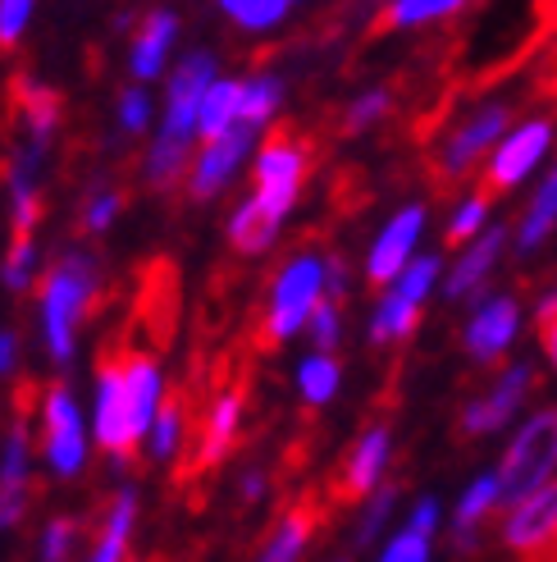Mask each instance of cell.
Returning <instances> with one entry per match:
<instances>
[{
	"mask_svg": "<svg viewBox=\"0 0 557 562\" xmlns=\"http://www.w3.org/2000/svg\"><path fill=\"white\" fill-rule=\"evenodd\" d=\"M443 274H448V261L439 257V251H421L416 261H407V270L394 279V293H402V297H411V302H430L434 297V289H443Z\"/></svg>",
	"mask_w": 557,
	"mask_h": 562,
	"instance_id": "d590c367",
	"label": "cell"
},
{
	"mask_svg": "<svg viewBox=\"0 0 557 562\" xmlns=\"http://www.w3.org/2000/svg\"><path fill=\"white\" fill-rule=\"evenodd\" d=\"M394 513H398V485H384V490H375L371 498H361V513H356V521H352V540H356L361 549L379 544V540L388 536V521H394Z\"/></svg>",
	"mask_w": 557,
	"mask_h": 562,
	"instance_id": "e575fe53",
	"label": "cell"
},
{
	"mask_svg": "<svg viewBox=\"0 0 557 562\" xmlns=\"http://www.w3.org/2000/svg\"><path fill=\"white\" fill-rule=\"evenodd\" d=\"M388 115H394V92L388 88H366V92H356L348 105H343V133L348 137H361V133H371L375 124H384Z\"/></svg>",
	"mask_w": 557,
	"mask_h": 562,
	"instance_id": "8d00e7d4",
	"label": "cell"
},
{
	"mask_svg": "<svg viewBox=\"0 0 557 562\" xmlns=\"http://www.w3.org/2000/svg\"><path fill=\"white\" fill-rule=\"evenodd\" d=\"M489 224H493V220H489V192L480 188V192H466L462 202L453 206L448 224H443V238H448L453 247H457V243L466 247L470 238H480V234L489 229Z\"/></svg>",
	"mask_w": 557,
	"mask_h": 562,
	"instance_id": "f35d334b",
	"label": "cell"
},
{
	"mask_svg": "<svg viewBox=\"0 0 557 562\" xmlns=\"http://www.w3.org/2000/svg\"><path fill=\"white\" fill-rule=\"evenodd\" d=\"M265 494H270L265 467H247V471L238 475V498H242V503H265Z\"/></svg>",
	"mask_w": 557,
	"mask_h": 562,
	"instance_id": "bcb514c9",
	"label": "cell"
},
{
	"mask_svg": "<svg viewBox=\"0 0 557 562\" xmlns=\"http://www.w3.org/2000/svg\"><path fill=\"white\" fill-rule=\"evenodd\" d=\"M137 521H143V494H137V485H120L105 503L101 526H96L88 553H82V562H128Z\"/></svg>",
	"mask_w": 557,
	"mask_h": 562,
	"instance_id": "ffe728a7",
	"label": "cell"
},
{
	"mask_svg": "<svg viewBox=\"0 0 557 562\" xmlns=\"http://www.w3.org/2000/svg\"><path fill=\"white\" fill-rule=\"evenodd\" d=\"M325 284H329V297H333V302H343V297H348V289H352V270H348L343 257H329V261H325Z\"/></svg>",
	"mask_w": 557,
	"mask_h": 562,
	"instance_id": "7dc6e473",
	"label": "cell"
},
{
	"mask_svg": "<svg viewBox=\"0 0 557 562\" xmlns=\"http://www.w3.org/2000/svg\"><path fill=\"white\" fill-rule=\"evenodd\" d=\"M120 215H124V192H120L115 183H96L88 196H82V206H78L82 229H88L92 238H101V234L115 229Z\"/></svg>",
	"mask_w": 557,
	"mask_h": 562,
	"instance_id": "ab89813d",
	"label": "cell"
},
{
	"mask_svg": "<svg viewBox=\"0 0 557 562\" xmlns=\"http://www.w3.org/2000/svg\"><path fill=\"white\" fill-rule=\"evenodd\" d=\"M293 5H302V0H293Z\"/></svg>",
	"mask_w": 557,
	"mask_h": 562,
	"instance_id": "816d5d0a",
	"label": "cell"
},
{
	"mask_svg": "<svg viewBox=\"0 0 557 562\" xmlns=\"http://www.w3.org/2000/svg\"><path fill=\"white\" fill-rule=\"evenodd\" d=\"M82 540L78 517H46L37 526V562H73V549Z\"/></svg>",
	"mask_w": 557,
	"mask_h": 562,
	"instance_id": "60d3db41",
	"label": "cell"
},
{
	"mask_svg": "<svg viewBox=\"0 0 557 562\" xmlns=\"http://www.w3.org/2000/svg\"><path fill=\"white\" fill-rule=\"evenodd\" d=\"M187 407L179 403V398H170L160 407V416L151 420V430H147V439H143V453H147V462H156V467H170V462H179L183 458V448H187Z\"/></svg>",
	"mask_w": 557,
	"mask_h": 562,
	"instance_id": "83f0119b",
	"label": "cell"
},
{
	"mask_svg": "<svg viewBox=\"0 0 557 562\" xmlns=\"http://www.w3.org/2000/svg\"><path fill=\"white\" fill-rule=\"evenodd\" d=\"M156 120H160V101L151 97L147 82H124L115 97V128L124 137H147L156 133Z\"/></svg>",
	"mask_w": 557,
	"mask_h": 562,
	"instance_id": "1f68e13d",
	"label": "cell"
},
{
	"mask_svg": "<svg viewBox=\"0 0 557 562\" xmlns=\"http://www.w3.org/2000/svg\"><path fill=\"white\" fill-rule=\"evenodd\" d=\"M430 224V206L425 202H407L384 220V229L375 234L371 251H366V284L388 289L394 279L407 270V261L421 257V238Z\"/></svg>",
	"mask_w": 557,
	"mask_h": 562,
	"instance_id": "5bb4252c",
	"label": "cell"
},
{
	"mask_svg": "<svg viewBox=\"0 0 557 562\" xmlns=\"http://www.w3.org/2000/svg\"><path fill=\"white\" fill-rule=\"evenodd\" d=\"M407 526H416V530H430V536H439L443 530V503H439V494H421V498H411V508H407V517H402Z\"/></svg>",
	"mask_w": 557,
	"mask_h": 562,
	"instance_id": "ee69618b",
	"label": "cell"
},
{
	"mask_svg": "<svg viewBox=\"0 0 557 562\" xmlns=\"http://www.w3.org/2000/svg\"><path fill=\"white\" fill-rule=\"evenodd\" d=\"M325 261L320 251H293V257L274 270L270 289H265V312H261V334L265 344L284 348L293 339H302L306 325H311L316 306L329 297V284H325Z\"/></svg>",
	"mask_w": 557,
	"mask_h": 562,
	"instance_id": "3957f363",
	"label": "cell"
},
{
	"mask_svg": "<svg viewBox=\"0 0 557 562\" xmlns=\"http://www.w3.org/2000/svg\"><path fill=\"white\" fill-rule=\"evenodd\" d=\"M539 344H544V352H548V361H553V371H557V316H553L548 325H539Z\"/></svg>",
	"mask_w": 557,
	"mask_h": 562,
	"instance_id": "681fc988",
	"label": "cell"
},
{
	"mask_svg": "<svg viewBox=\"0 0 557 562\" xmlns=\"http://www.w3.org/2000/svg\"><path fill=\"white\" fill-rule=\"evenodd\" d=\"M278 234H284V220H274L257 202V192H247L225 220V238L234 251H242V257H265V251L278 243Z\"/></svg>",
	"mask_w": 557,
	"mask_h": 562,
	"instance_id": "603a6c76",
	"label": "cell"
},
{
	"mask_svg": "<svg viewBox=\"0 0 557 562\" xmlns=\"http://www.w3.org/2000/svg\"><path fill=\"white\" fill-rule=\"evenodd\" d=\"M33 14H37V0H0V50L23 42Z\"/></svg>",
	"mask_w": 557,
	"mask_h": 562,
	"instance_id": "7bdbcfd3",
	"label": "cell"
},
{
	"mask_svg": "<svg viewBox=\"0 0 557 562\" xmlns=\"http://www.w3.org/2000/svg\"><path fill=\"white\" fill-rule=\"evenodd\" d=\"M388 467H394V430L384 426V420H375V426H366L352 448H348V458L339 467V490L348 498H371L375 490L388 485Z\"/></svg>",
	"mask_w": 557,
	"mask_h": 562,
	"instance_id": "d6986e66",
	"label": "cell"
},
{
	"mask_svg": "<svg viewBox=\"0 0 557 562\" xmlns=\"http://www.w3.org/2000/svg\"><path fill=\"white\" fill-rule=\"evenodd\" d=\"M306 339H311V348H320V352H339V344H343V302L325 297L316 306L311 325H306Z\"/></svg>",
	"mask_w": 557,
	"mask_h": 562,
	"instance_id": "b9f144b4",
	"label": "cell"
},
{
	"mask_svg": "<svg viewBox=\"0 0 557 562\" xmlns=\"http://www.w3.org/2000/svg\"><path fill=\"white\" fill-rule=\"evenodd\" d=\"M531 389H535L531 361H512V367H503L485 393H476V398L462 407V435L466 439H489L498 430H508L521 416L525 398H531Z\"/></svg>",
	"mask_w": 557,
	"mask_h": 562,
	"instance_id": "4fadbf2b",
	"label": "cell"
},
{
	"mask_svg": "<svg viewBox=\"0 0 557 562\" xmlns=\"http://www.w3.org/2000/svg\"><path fill=\"white\" fill-rule=\"evenodd\" d=\"M470 5V0H388L384 5V27L394 33H411V27H430L443 23Z\"/></svg>",
	"mask_w": 557,
	"mask_h": 562,
	"instance_id": "d6a6232c",
	"label": "cell"
},
{
	"mask_svg": "<svg viewBox=\"0 0 557 562\" xmlns=\"http://www.w3.org/2000/svg\"><path fill=\"white\" fill-rule=\"evenodd\" d=\"M434 540L430 530H416V526H398L375 544V562H434Z\"/></svg>",
	"mask_w": 557,
	"mask_h": 562,
	"instance_id": "74e56055",
	"label": "cell"
},
{
	"mask_svg": "<svg viewBox=\"0 0 557 562\" xmlns=\"http://www.w3.org/2000/svg\"><path fill=\"white\" fill-rule=\"evenodd\" d=\"M421 312H425L421 302H411V297H402V293H394V289H384V293L375 297V306H371L366 339H371L375 348L407 344L411 334H416V325H421Z\"/></svg>",
	"mask_w": 557,
	"mask_h": 562,
	"instance_id": "cb8c5ba5",
	"label": "cell"
},
{
	"mask_svg": "<svg viewBox=\"0 0 557 562\" xmlns=\"http://www.w3.org/2000/svg\"><path fill=\"white\" fill-rule=\"evenodd\" d=\"M553 316H557V289L539 293V302H535V329H539V325H548Z\"/></svg>",
	"mask_w": 557,
	"mask_h": 562,
	"instance_id": "c3c4849f",
	"label": "cell"
},
{
	"mask_svg": "<svg viewBox=\"0 0 557 562\" xmlns=\"http://www.w3.org/2000/svg\"><path fill=\"white\" fill-rule=\"evenodd\" d=\"M179 10L170 5H156L143 14V23H137V33L128 37V78L133 82H160L170 78L174 69V46H179Z\"/></svg>",
	"mask_w": 557,
	"mask_h": 562,
	"instance_id": "e0dca14e",
	"label": "cell"
},
{
	"mask_svg": "<svg viewBox=\"0 0 557 562\" xmlns=\"http://www.w3.org/2000/svg\"><path fill=\"white\" fill-rule=\"evenodd\" d=\"M508 124H512V105H508V101H485V105H476V110H470V115L439 143V151H434L439 179H448V183L466 179L480 160H489V151H493L498 143H503Z\"/></svg>",
	"mask_w": 557,
	"mask_h": 562,
	"instance_id": "30bf717a",
	"label": "cell"
},
{
	"mask_svg": "<svg viewBox=\"0 0 557 562\" xmlns=\"http://www.w3.org/2000/svg\"><path fill=\"white\" fill-rule=\"evenodd\" d=\"M316 540V513L311 508H288L270 526V536L257 549V562H306V549Z\"/></svg>",
	"mask_w": 557,
	"mask_h": 562,
	"instance_id": "484cf974",
	"label": "cell"
},
{
	"mask_svg": "<svg viewBox=\"0 0 557 562\" xmlns=\"http://www.w3.org/2000/svg\"><path fill=\"white\" fill-rule=\"evenodd\" d=\"M96 293H101V261L88 247H65L60 257L46 266L42 284H37L33 321H37V344L55 371L73 367L78 334H82V321H88Z\"/></svg>",
	"mask_w": 557,
	"mask_h": 562,
	"instance_id": "6da1fadb",
	"label": "cell"
},
{
	"mask_svg": "<svg viewBox=\"0 0 557 562\" xmlns=\"http://www.w3.org/2000/svg\"><path fill=\"white\" fill-rule=\"evenodd\" d=\"M293 389H297V398L311 407V412L329 407L333 398H339V389H343V361L333 357V352L311 348V352H306L297 367H293Z\"/></svg>",
	"mask_w": 557,
	"mask_h": 562,
	"instance_id": "d4e9b609",
	"label": "cell"
},
{
	"mask_svg": "<svg viewBox=\"0 0 557 562\" xmlns=\"http://www.w3.org/2000/svg\"><path fill=\"white\" fill-rule=\"evenodd\" d=\"M42 274H46V266H42L37 234H14L10 247H5V257H0V289L23 297V293H33L42 284Z\"/></svg>",
	"mask_w": 557,
	"mask_h": 562,
	"instance_id": "f1b7e54d",
	"label": "cell"
},
{
	"mask_svg": "<svg viewBox=\"0 0 557 562\" xmlns=\"http://www.w3.org/2000/svg\"><path fill=\"white\" fill-rule=\"evenodd\" d=\"M306 170H311V151H306L302 137H293V133L265 137L257 160H252V192H257V202L274 220H288V211L297 206V196H302Z\"/></svg>",
	"mask_w": 557,
	"mask_h": 562,
	"instance_id": "9c48e42d",
	"label": "cell"
},
{
	"mask_svg": "<svg viewBox=\"0 0 557 562\" xmlns=\"http://www.w3.org/2000/svg\"><path fill=\"white\" fill-rule=\"evenodd\" d=\"M234 124H242V78L219 74L211 82L206 101H202V143H206V137L229 133Z\"/></svg>",
	"mask_w": 557,
	"mask_h": 562,
	"instance_id": "4dcf8cb0",
	"label": "cell"
},
{
	"mask_svg": "<svg viewBox=\"0 0 557 562\" xmlns=\"http://www.w3.org/2000/svg\"><path fill=\"white\" fill-rule=\"evenodd\" d=\"M498 508H503V475H498V467L470 475L466 490H462L457 503H453V513H448L453 549H462V553L480 549V530H485V521H489Z\"/></svg>",
	"mask_w": 557,
	"mask_h": 562,
	"instance_id": "44dd1931",
	"label": "cell"
},
{
	"mask_svg": "<svg viewBox=\"0 0 557 562\" xmlns=\"http://www.w3.org/2000/svg\"><path fill=\"white\" fill-rule=\"evenodd\" d=\"M19 361H23V339L10 325H0V380L19 375Z\"/></svg>",
	"mask_w": 557,
	"mask_h": 562,
	"instance_id": "f6af8a7d",
	"label": "cell"
},
{
	"mask_svg": "<svg viewBox=\"0 0 557 562\" xmlns=\"http://www.w3.org/2000/svg\"><path fill=\"white\" fill-rule=\"evenodd\" d=\"M557 143V124L553 120H525L516 128L503 133V143H498L485 160V192H512L531 179L544 156L553 151Z\"/></svg>",
	"mask_w": 557,
	"mask_h": 562,
	"instance_id": "7c38bea8",
	"label": "cell"
},
{
	"mask_svg": "<svg viewBox=\"0 0 557 562\" xmlns=\"http://www.w3.org/2000/svg\"><path fill=\"white\" fill-rule=\"evenodd\" d=\"M225 74L219 55L206 46L183 50V60H174L170 78H164V97H160V120H156V143L164 147H183L197 151L202 147V101L211 92V82Z\"/></svg>",
	"mask_w": 557,
	"mask_h": 562,
	"instance_id": "5b68a950",
	"label": "cell"
},
{
	"mask_svg": "<svg viewBox=\"0 0 557 562\" xmlns=\"http://www.w3.org/2000/svg\"><path fill=\"white\" fill-rule=\"evenodd\" d=\"M37 435L23 416H14L5 435H0V536L14 530L27 517V503H33V475H37Z\"/></svg>",
	"mask_w": 557,
	"mask_h": 562,
	"instance_id": "8fae6325",
	"label": "cell"
},
{
	"mask_svg": "<svg viewBox=\"0 0 557 562\" xmlns=\"http://www.w3.org/2000/svg\"><path fill=\"white\" fill-rule=\"evenodd\" d=\"M219 14H225L234 27H242V33H274L278 23H284L293 14V0H215Z\"/></svg>",
	"mask_w": 557,
	"mask_h": 562,
	"instance_id": "836d02e7",
	"label": "cell"
},
{
	"mask_svg": "<svg viewBox=\"0 0 557 562\" xmlns=\"http://www.w3.org/2000/svg\"><path fill=\"white\" fill-rule=\"evenodd\" d=\"M512 234H508V224H489V229L480 238H470L462 251H457V261L448 266V274H443V297L448 302H476L485 297V284L493 279L498 261H503V251H508Z\"/></svg>",
	"mask_w": 557,
	"mask_h": 562,
	"instance_id": "ac0fdd59",
	"label": "cell"
},
{
	"mask_svg": "<svg viewBox=\"0 0 557 562\" xmlns=\"http://www.w3.org/2000/svg\"><path fill=\"white\" fill-rule=\"evenodd\" d=\"M37 448L50 481H78L92 462V420L69 384H46L37 398Z\"/></svg>",
	"mask_w": 557,
	"mask_h": 562,
	"instance_id": "277c9868",
	"label": "cell"
},
{
	"mask_svg": "<svg viewBox=\"0 0 557 562\" xmlns=\"http://www.w3.org/2000/svg\"><path fill=\"white\" fill-rule=\"evenodd\" d=\"M288 101L284 78L274 69H257V74H242V124H257L261 133L278 120V110Z\"/></svg>",
	"mask_w": 557,
	"mask_h": 562,
	"instance_id": "f546056e",
	"label": "cell"
},
{
	"mask_svg": "<svg viewBox=\"0 0 557 562\" xmlns=\"http://www.w3.org/2000/svg\"><path fill=\"white\" fill-rule=\"evenodd\" d=\"M88 420H92L96 453H105L110 462L124 467L133 453H143V435H137V420H133V403H128V384H124L120 357L101 361V371L92 380V398H88Z\"/></svg>",
	"mask_w": 557,
	"mask_h": 562,
	"instance_id": "52a82bcc",
	"label": "cell"
},
{
	"mask_svg": "<svg viewBox=\"0 0 557 562\" xmlns=\"http://www.w3.org/2000/svg\"><path fill=\"white\" fill-rule=\"evenodd\" d=\"M261 128L257 124H234L229 133H219V137H206V143L197 147V156H192V170H187V196L192 202H219L234 179L247 170V165L257 160L261 151Z\"/></svg>",
	"mask_w": 557,
	"mask_h": 562,
	"instance_id": "ba28073f",
	"label": "cell"
},
{
	"mask_svg": "<svg viewBox=\"0 0 557 562\" xmlns=\"http://www.w3.org/2000/svg\"><path fill=\"white\" fill-rule=\"evenodd\" d=\"M498 540L516 558H544L548 549H557V481L503 508Z\"/></svg>",
	"mask_w": 557,
	"mask_h": 562,
	"instance_id": "2e32d148",
	"label": "cell"
},
{
	"mask_svg": "<svg viewBox=\"0 0 557 562\" xmlns=\"http://www.w3.org/2000/svg\"><path fill=\"white\" fill-rule=\"evenodd\" d=\"M333 562H348V558H333Z\"/></svg>",
	"mask_w": 557,
	"mask_h": 562,
	"instance_id": "f907efd6",
	"label": "cell"
},
{
	"mask_svg": "<svg viewBox=\"0 0 557 562\" xmlns=\"http://www.w3.org/2000/svg\"><path fill=\"white\" fill-rule=\"evenodd\" d=\"M498 475H503V508L557 481V407L531 412L512 430Z\"/></svg>",
	"mask_w": 557,
	"mask_h": 562,
	"instance_id": "8992f818",
	"label": "cell"
},
{
	"mask_svg": "<svg viewBox=\"0 0 557 562\" xmlns=\"http://www.w3.org/2000/svg\"><path fill=\"white\" fill-rule=\"evenodd\" d=\"M238 435H242V393L219 389L211 398V407H206L202 435H197V467H219L234 453Z\"/></svg>",
	"mask_w": 557,
	"mask_h": 562,
	"instance_id": "7402d4cb",
	"label": "cell"
},
{
	"mask_svg": "<svg viewBox=\"0 0 557 562\" xmlns=\"http://www.w3.org/2000/svg\"><path fill=\"white\" fill-rule=\"evenodd\" d=\"M553 229H557V160H553V170L544 175V183L535 188L531 206L521 211L512 243H516L521 257H531V251H539V247L548 243V234H553Z\"/></svg>",
	"mask_w": 557,
	"mask_h": 562,
	"instance_id": "4316f807",
	"label": "cell"
},
{
	"mask_svg": "<svg viewBox=\"0 0 557 562\" xmlns=\"http://www.w3.org/2000/svg\"><path fill=\"white\" fill-rule=\"evenodd\" d=\"M55 133H60V97L42 82H23L19 105V147L5 160V202H10V229L37 234L42 220V175L55 151Z\"/></svg>",
	"mask_w": 557,
	"mask_h": 562,
	"instance_id": "7a4b0ae2",
	"label": "cell"
},
{
	"mask_svg": "<svg viewBox=\"0 0 557 562\" xmlns=\"http://www.w3.org/2000/svg\"><path fill=\"white\" fill-rule=\"evenodd\" d=\"M521 339V302L516 293H485L470 306V316L462 325V348L476 367H493L512 352Z\"/></svg>",
	"mask_w": 557,
	"mask_h": 562,
	"instance_id": "9a60e30c",
	"label": "cell"
}]
</instances>
